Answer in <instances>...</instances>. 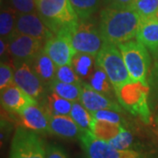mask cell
I'll return each instance as SVG.
<instances>
[{
  "label": "cell",
  "mask_w": 158,
  "mask_h": 158,
  "mask_svg": "<svg viewBox=\"0 0 158 158\" xmlns=\"http://www.w3.org/2000/svg\"><path fill=\"white\" fill-rule=\"evenodd\" d=\"M8 50V43L5 40H0V56L3 57L6 55V51Z\"/></svg>",
  "instance_id": "e575fe53"
},
{
  "label": "cell",
  "mask_w": 158,
  "mask_h": 158,
  "mask_svg": "<svg viewBox=\"0 0 158 158\" xmlns=\"http://www.w3.org/2000/svg\"><path fill=\"white\" fill-rule=\"evenodd\" d=\"M114 91L119 105L131 113L141 116L145 122H148L150 113L148 106L147 84L130 81Z\"/></svg>",
  "instance_id": "277c9868"
},
{
  "label": "cell",
  "mask_w": 158,
  "mask_h": 158,
  "mask_svg": "<svg viewBox=\"0 0 158 158\" xmlns=\"http://www.w3.org/2000/svg\"><path fill=\"white\" fill-rule=\"evenodd\" d=\"M56 79L66 83V84H77L82 85L83 81L76 73L75 69L71 65H64L61 67H57Z\"/></svg>",
  "instance_id": "83f0119b"
},
{
  "label": "cell",
  "mask_w": 158,
  "mask_h": 158,
  "mask_svg": "<svg viewBox=\"0 0 158 158\" xmlns=\"http://www.w3.org/2000/svg\"><path fill=\"white\" fill-rule=\"evenodd\" d=\"M37 13L56 34L61 31H72L79 19L69 0H35Z\"/></svg>",
  "instance_id": "7a4b0ae2"
},
{
  "label": "cell",
  "mask_w": 158,
  "mask_h": 158,
  "mask_svg": "<svg viewBox=\"0 0 158 158\" xmlns=\"http://www.w3.org/2000/svg\"><path fill=\"white\" fill-rule=\"evenodd\" d=\"M86 84H88L95 90L106 96L110 95L113 91L115 92L114 88L106 73L98 65L94 69L93 73L91 74L90 78L87 80Z\"/></svg>",
  "instance_id": "cb8c5ba5"
},
{
  "label": "cell",
  "mask_w": 158,
  "mask_h": 158,
  "mask_svg": "<svg viewBox=\"0 0 158 158\" xmlns=\"http://www.w3.org/2000/svg\"><path fill=\"white\" fill-rule=\"evenodd\" d=\"M107 3V7L118 8V9H127L132 8L135 0H106Z\"/></svg>",
  "instance_id": "836d02e7"
},
{
  "label": "cell",
  "mask_w": 158,
  "mask_h": 158,
  "mask_svg": "<svg viewBox=\"0 0 158 158\" xmlns=\"http://www.w3.org/2000/svg\"><path fill=\"white\" fill-rule=\"evenodd\" d=\"M80 102L90 113L101 110H113L118 113L122 112V108L118 103L106 95L95 90L86 83L82 84Z\"/></svg>",
  "instance_id": "4fadbf2b"
},
{
  "label": "cell",
  "mask_w": 158,
  "mask_h": 158,
  "mask_svg": "<svg viewBox=\"0 0 158 158\" xmlns=\"http://www.w3.org/2000/svg\"><path fill=\"white\" fill-rule=\"evenodd\" d=\"M15 32L47 41L54 36L37 12L17 14Z\"/></svg>",
  "instance_id": "7c38bea8"
},
{
  "label": "cell",
  "mask_w": 158,
  "mask_h": 158,
  "mask_svg": "<svg viewBox=\"0 0 158 158\" xmlns=\"http://www.w3.org/2000/svg\"><path fill=\"white\" fill-rule=\"evenodd\" d=\"M97 65L106 73L114 90L131 81L122 54L115 44L106 42L96 57Z\"/></svg>",
  "instance_id": "3957f363"
},
{
  "label": "cell",
  "mask_w": 158,
  "mask_h": 158,
  "mask_svg": "<svg viewBox=\"0 0 158 158\" xmlns=\"http://www.w3.org/2000/svg\"><path fill=\"white\" fill-rule=\"evenodd\" d=\"M141 22L140 15L133 7H106L100 11L98 29L106 41L118 46L135 38Z\"/></svg>",
  "instance_id": "6da1fadb"
},
{
  "label": "cell",
  "mask_w": 158,
  "mask_h": 158,
  "mask_svg": "<svg viewBox=\"0 0 158 158\" xmlns=\"http://www.w3.org/2000/svg\"><path fill=\"white\" fill-rule=\"evenodd\" d=\"M73 102H70L58 96L55 92H51L47 97L44 106L53 116H69Z\"/></svg>",
  "instance_id": "7402d4cb"
},
{
  "label": "cell",
  "mask_w": 158,
  "mask_h": 158,
  "mask_svg": "<svg viewBox=\"0 0 158 158\" xmlns=\"http://www.w3.org/2000/svg\"><path fill=\"white\" fill-rule=\"evenodd\" d=\"M136 40L153 52L158 51V18L143 20L136 34Z\"/></svg>",
  "instance_id": "ac0fdd59"
},
{
  "label": "cell",
  "mask_w": 158,
  "mask_h": 158,
  "mask_svg": "<svg viewBox=\"0 0 158 158\" xmlns=\"http://www.w3.org/2000/svg\"><path fill=\"white\" fill-rule=\"evenodd\" d=\"M46 158H68L63 148L55 144L46 147Z\"/></svg>",
  "instance_id": "d6a6232c"
},
{
  "label": "cell",
  "mask_w": 158,
  "mask_h": 158,
  "mask_svg": "<svg viewBox=\"0 0 158 158\" xmlns=\"http://www.w3.org/2000/svg\"><path fill=\"white\" fill-rule=\"evenodd\" d=\"M8 51L15 65L31 62L43 49L45 41L14 32L7 40Z\"/></svg>",
  "instance_id": "ba28073f"
},
{
  "label": "cell",
  "mask_w": 158,
  "mask_h": 158,
  "mask_svg": "<svg viewBox=\"0 0 158 158\" xmlns=\"http://www.w3.org/2000/svg\"><path fill=\"white\" fill-rule=\"evenodd\" d=\"M96 57L84 53H77L74 56L71 66L83 81V83L87 82L97 67Z\"/></svg>",
  "instance_id": "ffe728a7"
},
{
  "label": "cell",
  "mask_w": 158,
  "mask_h": 158,
  "mask_svg": "<svg viewBox=\"0 0 158 158\" xmlns=\"http://www.w3.org/2000/svg\"><path fill=\"white\" fill-rule=\"evenodd\" d=\"M122 54L131 81L146 83L149 67V55L146 47L138 40H129L118 45Z\"/></svg>",
  "instance_id": "5b68a950"
},
{
  "label": "cell",
  "mask_w": 158,
  "mask_h": 158,
  "mask_svg": "<svg viewBox=\"0 0 158 158\" xmlns=\"http://www.w3.org/2000/svg\"><path fill=\"white\" fill-rule=\"evenodd\" d=\"M43 49L56 67L71 65L74 56L77 53L73 48L71 33L69 30L54 34L52 38L46 41Z\"/></svg>",
  "instance_id": "30bf717a"
},
{
  "label": "cell",
  "mask_w": 158,
  "mask_h": 158,
  "mask_svg": "<svg viewBox=\"0 0 158 158\" xmlns=\"http://www.w3.org/2000/svg\"><path fill=\"white\" fill-rule=\"evenodd\" d=\"M52 92H55L58 96L70 102L80 101L82 94V85L66 84L57 79H54L49 85Z\"/></svg>",
  "instance_id": "44dd1931"
},
{
  "label": "cell",
  "mask_w": 158,
  "mask_h": 158,
  "mask_svg": "<svg viewBox=\"0 0 158 158\" xmlns=\"http://www.w3.org/2000/svg\"><path fill=\"white\" fill-rule=\"evenodd\" d=\"M10 158H46V147L36 132L19 127L11 140Z\"/></svg>",
  "instance_id": "52a82bcc"
},
{
  "label": "cell",
  "mask_w": 158,
  "mask_h": 158,
  "mask_svg": "<svg viewBox=\"0 0 158 158\" xmlns=\"http://www.w3.org/2000/svg\"><path fill=\"white\" fill-rule=\"evenodd\" d=\"M70 33L72 45L77 53L97 56L106 42L98 27H96L88 20H79Z\"/></svg>",
  "instance_id": "8992f818"
},
{
  "label": "cell",
  "mask_w": 158,
  "mask_h": 158,
  "mask_svg": "<svg viewBox=\"0 0 158 158\" xmlns=\"http://www.w3.org/2000/svg\"><path fill=\"white\" fill-rule=\"evenodd\" d=\"M21 120L26 128L36 133H49L50 114L44 105L33 104L21 113Z\"/></svg>",
  "instance_id": "5bb4252c"
},
{
  "label": "cell",
  "mask_w": 158,
  "mask_h": 158,
  "mask_svg": "<svg viewBox=\"0 0 158 158\" xmlns=\"http://www.w3.org/2000/svg\"><path fill=\"white\" fill-rule=\"evenodd\" d=\"M69 116L83 132L90 131L93 118L91 113L82 105L81 102H74Z\"/></svg>",
  "instance_id": "484cf974"
},
{
  "label": "cell",
  "mask_w": 158,
  "mask_h": 158,
  "mask_svg": "<svg viewBox=\"0 0 158 158\" xmlns=\"http://www.w3.org/2000/svg\"><path fill=\"white\" fill-rule=\"evenodd\" d=\"M38 102L26 94L15 84L1 90V105L6 110L21 114L26 108Z\"/></svg>",
  "instance_id": "9a60e30c"
},
{
  "label": "cell",
  "mask_w": 158,
  "mask_h": 158,
  "mask_svg": "<svg viewBox=\"0 0 158 158\" xmlns=\"http://www.w3.org/2000/svg\"><path fill=\"white\" fill-rule=\"evenodd\" d=\"M49 133L67 140L79 139L83 131L70 116H53L49 118Z\"/></svg>",
  "instance_id": "2e32d148"
},
{
  "label": "cell",
  "mask_w": 158,
  "mask_h": 158,
  "mask_svg": "<svg viewBox=\"0 0 158 158\" xmlns=\"http://www.w3.org/2000/svg\"><path fill=\"white\" fill-rule=\"evenodd\" d=\"M124 129V127L120 125L93 118L91 121L90 131L91 135L97 139L110 142Z\"/></svg>",
  "instance_id": "d6986e66"
},
{
  "label": "cell",
  "mask_w": 158,
  "mask_h": 158,
  "mask_svg": "<svg viewBox=\"0 0 158 158\" xmlns=\"http://www.w3.org/2000/svg\"><path fill=\"white\" fill-rule=\"evenodd\" d=\"M91 116L93 118H96L98 120L107 121L113 124H118L124 127L125 120L124 118L120 116L118 112L113 110H101L95 113H91Z\"/></svg>",
  "instance_id": "f546056e"
},
{
  "label": "cell",
  "mask_w": 158,
  "mask_h": 158,
  "mask_svg": "<svg viewBox=\"0 0 158 158\" xmlns=\"http://www.w3.org/2000/svg\"><path fill=\"white\" fill-rule=\"evenodd\" d=\"M14 84L38 102L44 92V84L27 62L15 65Z\"/></svg>",
  "instance_id": "8fae6325"
},
{
  "label": "cell",
  "mask_w": 158,
  "mask_h": 158,
  "mask_svg": "<svg viewBox=\"0 0 158 158\" xmlns=\"http://www.w3.org/2000/svg\"><path fill=\"white\" fill-rule=\"evenodd\" d=\"M79 140L88 158H142L135 150L119 151L113 148L109 142L95 138L90 131L83 132Z\"/></svg>",
  "instance_id": "9c48e42d"
},
{
  "label": "cell",
  "mask_w": 158,
  "mask_h": 158,
  "mask_svg": "<svg viewBox=\"0 0 158 158\" xmlns=\"http://www.w3.org/2000/svg\"><path fill=\"white\" fill-rule=\"evenodd\" d=\"M10 6L17 14L37 12L35 0H9Z\"/></svg>",
  "instance_id": "1f68e13d"
},
{
  "label": "cell",
  "mask_w": 158,
  "mask_h": 158,
  "mask_svg": "<svg viewBox=\"0 0 158 158\" xmlns=\"http://www.w3.org/2000/svg\"><path fill=\"white\" fill-rule=\"evenodd\" d=\"M133 8L142 21L158 18V0H135Z\"/></svg>",
  "instance_id": "4316f807"
},
{
  "label": "cell",
  "mask_w": 158,
  "mask_h": 158,
  "mask_svg": "<svg viewBox=\"0 0 158 158\" xmlns=\"http://www.w3.org/2000/svg\"><path fill=\"white\" fill-rule=\"evenodd\" d=\"M27 63L41 79L44 85H49L51 82L56 78V65L47 55L44 49H42L31 62Z\"/></svg>",
  "instance_id": "e0dca14e"
},
{
  "label": "cell",
  "mask_w": 158,
  "mask_h": 158,
  "mask_svg": "<svg viewBox=\"0 0 158 158\" xmlns=\"http://www.w3.org/2000/svg\"><path fill=\"white\" fill-rule=\"evenodd\" d=\"M79 20H88L98 9L101 0H69Z\"/></svg>",
  "instance_id": "d4e9b609"
},
{
  "label": "cell",
  "mask_w": 158,
  "mask_h": 158,
  "mask_svg": "<svg viewBox=\"0 0 158 158\" xmlns=\"http://www.w3.org/2000/svg\"><path fill=\"white\" fill-rule=\"evenodd\" d=\"M134 143V137L129 131L124 129L115 138L109 142V144L115 149L119 151L132 150L130 149Z\"/></svg>",
  "instance_id": "f1b7e54d"
},
{
  "label": "cell",
  "mask_w": 158,
  "mask_h": 158,
  "mask_svg": "<svg viewBox=\"0 0 158 158\" xmlns=\"http://www.w3.org/2000/svg\"><path fill=\"white\" fill-rule=\"evenodd\" d=\"M17 13L11 6L1 7L0 12V35L1 39L8 40L15 32Z\"/></svg>",
  "instance_id": "603a6c76"
},
{
  "label": "cell",
  "mask_w": 158,
  "mask_h": 158,
  "mask_svg": "<svg viewBox=\"0 0 158 158\" xmlns=\"http://www.w3.org/2000/svg\"><path fill=\"white\" fill-rule=\"evenodd\" d=\"M14 84V70L9 63L1 62L0 64V90H3Z\"/></svg>",
  "instance_id": "4dcf8cb0"
}]
</instances>
